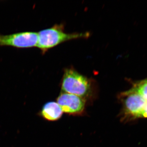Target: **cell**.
Returning <instances> with one entry per match:
<instances>
[{"instance_id":"cell-8","label":"cell","mask_w":147,"mask_h":147,"mask_svg":"<svg viewBox=\"0 0 147 147\" xmlns=\"http://www.w3.org/2000/svg\"><path fill=\"white\" fill-rule=\"evenodd\" d=\"M141 117L147 118V101L142 111Z\"/></svg>"},{"instance_id":"cell-5","label":"cell","mask_w":147,"mask_h":147,"mask_svg":"<svg viewBox=\"0 0 147 147\" xmlns=\"http://www.w3.org/2000/svg\"><path fill=\"white\" fill-rule=\"evenodd\" d=\"M57 102L63 113L79 115L84 113L86 101L78 96L63 92L58 96Z\"/></svg>"},{"instance_id":"cell-3","label":"cell","mask_w":147,"mask_h":147,"mask_svg":"<svg viewBox=\"0 0 147 147\" xmlns=\"http://www.w3.org/2000/svg\"><path fill=\"white\" fill-rule=\"evenodd\" d=\"M123 104V113L125 117H140L147 100L133 89L120 95Z\"/></svg>"},{"instance_id":"cell-1","label":"cell","mask_w":147,"mask_h":147,"mask_svg":"<svg viewBox=\"0 0 147 147\" xmlns=\"http://www.w3.org/2000/svg\"><path fill=\"white\" fill-rule=\"evenodd\" d=\"M61 89L63 92L75 95L87 100L94 95L91 80L73 69H65L63 77Z\"/></svg>"},{"instance_id":"cell-2","label":"cell","mask_w":147,"mask_h":147,"mask_svg":"<svg viewBox=\"0 0 147 147\" xmlns=\"http://www.w3.org/2000/svg\"><path fill=\"white\" fill-rule=\"evenodd\" d=\"M38 35L37 47L44 54L49 49L62 42L71 40L87 38L90 34L89 32L67 33L64 31L63 26L62 24H56L49 28L40 31Z\"/></svg>"},{"instance_id":"cell-4","label":"cell","mask_w":147,"mask_h":147,"mask_svg":"<svg viewBox=\"0 0 147 147\" xmlns=\"http://www.w3.org/2000/svg\"><path fill=\"white\" fill-rule=\"evenodd\" d=\"M38 33L25 32L9 35L0 34V47L11 46L18 48L37 46Z\"/></svg>"},{"instance_id":"cell-7","label":"cell","mask_w":147,"mask_h":147,"mask_svg":"<svg viewBox=\"0 0 147 147\" xmlns=\"http://www.w3.org/2000/svg\"><path fill=\"white\" fill-rule=\"evenodd\" d=\"M132 89L147 101V79L136 84Z\"/></svg>"},{"instance_id":"cell-6","label":"cell","mask_w":147,"mask_h":147,"mask_svg":"<svg viewBox=\"0 0 147 147\" xmlns=\"http://www.w3.org/2000/svg\"><path fill=\"white\" fill-rule=\"evenodd\" d=\"M62 110L57 102L50 101L44 104L40 111V115L48 121L58 120L62 116Z\"/></svg>"}]
</instances>
